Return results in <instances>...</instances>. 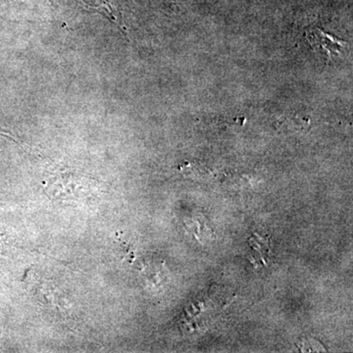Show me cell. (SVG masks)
Returning a JSON list of instances; mask_svg holds the SVG:
<instances>
[{
    "label": "cell",
    "mask_w": 353,
    "mask_h": 353,
    "mask_svg": "<svg viewBox=\"0 0 353 353\" xmlns=\"http://www.w3.org/2000/svg\"><path fill=\"white\" fill-rule=\"evenodd\" d=\"M306 37H307L309 43L312 44L313 48L326 51L329 57H333L334 54H339L341 48L345 46V43L341 39L322 32L321 30L307 32Z\"/></svg>",
    "instance_id": "6da1fadb"
}]
</instances>
